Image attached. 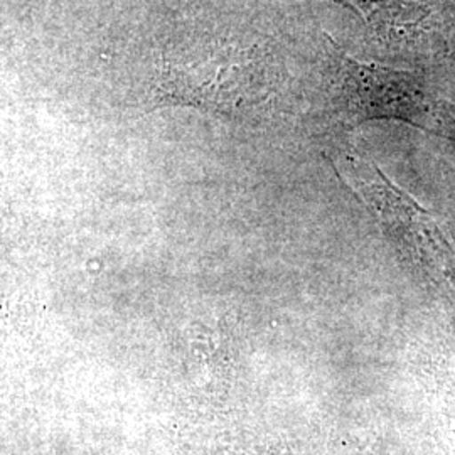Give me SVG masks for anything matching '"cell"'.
<instances>
[{"instance_id": "1", "label": "cell", "mask_w": 455, "mask_h": 455, "mask_svg": "<svg viewBox=\"0 0 455 455\" xmlns=\"http://www.w3.org/2000/svg\"><path fill=\"white\" fill-rule=\"evenodd\" d=\"M156 92L163 103L238 115L268 97V66L260 49L212 43L165 58Z\"/></svg>"}, {"instance_id": "2", "label": "cell", "mask_w": 455, "mask_h": 455, "mask_svg": "<svg viewBox=\"0 0 455 455\" xmlns=\"http://www.w3.org/2000/svg\"><path fill=\"white\" fill-rule=\"evenodd\" d=\"M336 90L344 110L358 120L395 118L423 131L454 125L455 107L435 97L422 76L363 63L338 49Z\"/></svg>"}, {"instance_id": "3", "label": "cell", "mask_w": 455, "mask_h": 455, "mask_svg": "<svg viewBox=\"0 0 455 455\" xmlns=\"http://www.w3.org/2000/svg\"><path fill=\"white\" fill-rule=\"evenodd\" d=\"M353 9L378 36L411 39L432 16L427 0H332Z\"/></svg>"}]
</instances>
